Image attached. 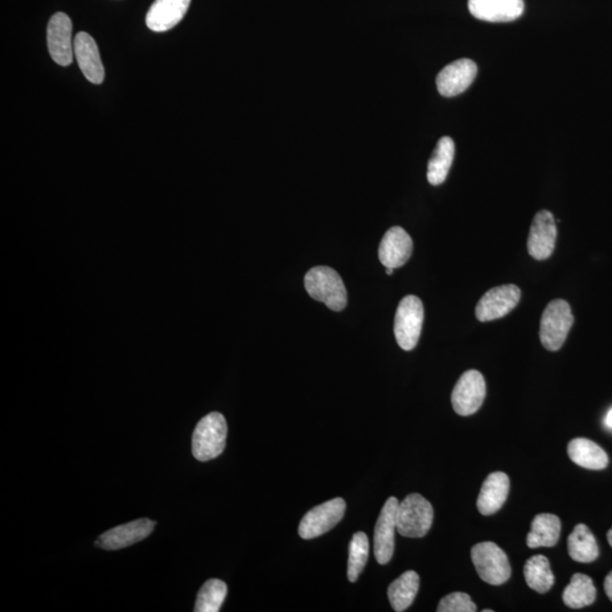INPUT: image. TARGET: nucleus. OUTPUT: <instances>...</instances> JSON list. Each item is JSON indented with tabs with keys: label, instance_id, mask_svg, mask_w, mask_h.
Here are the masks:
<instances>
[{
	"label": "nucleus",
	"instance_id": "nucleus-31",
	"mask_svg": "<svg viewBox=\"0 0 612 612\" xmlns=\"http://www.w3.org/2000/svg\"><path fill=\"white\" fill-rule=\"evenodd\" d=\"M605 422L608 428L612 429V409L608 412Z\"/></svg>",
	"mask_w": 612,
	"mask_h": 612
},
{
	"label": "nucleus",
	"instance_id": "nucleus-14",
	"mask_svg": "<svg viewBox=\"0 0 612 612\" xmlns=\"http://www.w3.org/2000/svg\"><path fill=\"white\" fill-rule=\"evenodd\" d=\"M155 524L157 523L155 521L141 519L119 525V527L101 534L96 544L105 550L127 548V546L147 539L154 532Z\"/></svg>",
	"mask_w": 612,
	"mask_h": 612
},
{
	"label": "nucleus",
	"instance_id": "nucleus-8",
	"mask_svg": "<svg viewBox=\"0 0 612 612\" xmlns=\"http://www.w3.org/2000/svg\"><path fill=\"white\" fill-rule=\"evenodd\" d=\"M486 380L476 370H468L459 378L451 393L455 412L462 417L478 412L486 398Z\"/></svg>",
	"mask_w": 612,
	"mask_h": 612
},
{
	"label": "nucleus",
	"instance_id": "nucleus-13",
	"mask_svg": "<svg viewBox=\"0 0 612 612\" xmlns=\"http://www.w3.org/2000/svg\"><path fill=\"white\" fill-rule=\"evenodd\" d=\"M478 67L473 60L462 59L447 65L437 76V88L443 97H456L465 92L475 80Z\"/></svg>",
	"mask_w": 612,
	"mask_h": 612
},
{
	"label": "nucleus",
	"instance_id": "nucleus-27",
	"mask_svg": "<svg viewBox=\"0 0 612 612\" xmlns=\"http://www.w3.org/2000/svg\"><path fill=\"white\" fill-rule=\"evenodd\" d=\"M227 595V585L220 579H209L199 591L195 611L218 612Z\"/></svg>",
	"mask_w": 612,
	"mask_h": 612
},
{
	"label": "nucleus",
	"instance_id": "nucleus-2",
	"mask_svg": "<svg viewBox=\"0 0 612 612\" xmlns=\"http://www.w3.org/2000/svg\"><path fill=\"white\" fill-rule=\"evenodd\" d=\"M227 431L223 414L213 412L201 418L193 433V456L200 462H208L223 454Z\"/></svg>",
	"mask_w": 612,
	"mask_h": 612
},
{
	"label": "nucleus",
	"instance_id": "nucleus-1",
	"mask_svg": "<svg viewBox=\"0 0 612 612\" xmlns=\"http://www.w3.org/2000/svg\"><path fill=\"white\" fill-rule=\"evenodd\" d=\"M304 285L312 298L326 304L332 311H343L347 306V290L343 279L330 266H315L307 271Z\"/></svg>",
	"mask_w": 612,
	"mask_h": 612
},
{
	"label": "nucleus",
	"instance_id": "nucleus-16",
	"mask_svg": "<svg viewBox=\"0 0 612 612\" xmlns=\"http://www.w3.org/2000/svg\"><path fill=\"white\" fill-rule=\"evenodd\" d=\"M412 253L413 241L405 229L396 226L385 234L380 243L379 258L385 268H401Z\"/></svg>",
	"mask_w": 612,
	"mask_h": 612
},
{
	"label": "nucleus",
	"instance_id": "nucleus-21",
	"mask_svg": "<svg viewBox=\"0 0 612 612\" xmlns=\"http://www.w3.org/2000/svg\"><path fill=\"white\" fill-rule=\"evenodd\" d=\"M560 520L556 515L540 513L532 521L531 532L527 539L528 545L532 549L554 546L560 541Z\"/></svg>",
	"mask_w": 612,
	"mask_h": 612
},
{
	"label": "nucleus",
	"instance_id": "nucleus-17",
	"mask_svg": "<svg viewBox=\"0 0 612 612\" xmlns=\"http://www.w3.org/2000/svg\"><path fill=\"white\" fill-rule=\"evenodd\" d=\"M73 44L74 55L86 80L94 84H101L105 80V68L96 41L86 32H80Z\"/></svg>",
	"mask_w": 612,
	"mask_h": 612
},
{
	"label": "nucleus",
	"instance_id": "nucleus-23",
	"mask_svg": "<svg viewBox=\"0 0 612 612\" xmlns=\"http://www.w3.org/2000/svg\"><path fill=\"white\" fill-rule=\"evenodd\" d=\"M455 155V143L453 139L443 137L439 139L437 147L429 160L428 180L431 185H438L445 182L448 172L453 165Z\"/></svg>",
	"mask_w": 612,
	"mask_h": 612
},
{
	"label": "nucleus",
	"instance_id": "nucleus-12",
	"mask_svg": "<svg viewBox=\"0 0 612 612\" xmlns=\"http://www.w3.org/2000/svg\"><path fill=\"white\" fill-rule=\"evenodd\" d=\"M72 20L65 13H56L49 20L47 43L49 53L60 67L72 64L74 44H72Z\"/></svg>",
	"mask_w": 612,
	"mask_h": 612
},
{
	"label": "nucleus",
	"instance_id": "nucleus-30",
	"mask_svg": "<svg viewBox=\"0 0 612 612\" xmlns=\"http://www.w3.org/2000/svg\"><path fill=\"white\" fill-rule=\"evenodd\" d=\"M605 591L608 598L612 601V572L605 579Z\"/></svg>",
	"mask_w": 612,
	"mask_h": 612
},
{
	"label": "nucleus",
	"instance_id": "nucleus-20",
	"mask_svg": "<svg viewBox=\"0 0 612 612\" xmlns=\"http://www.w3.org/2000/svg\"><path fill=\"white\" fill-rule=\"evenodd\" d=\"M568 456L576 465L587 470H605L609 463L606 451L585 438H576L569 442Z\"/></svg>",
	"mask_w": 612,
	"mask_h": 612
},
{
	"label": "nucleus",
	"instance_id": "nucleus-19",
	"mask_svg": "<svg viewBox=\"0 0 612 612\" xmlns=\"http://www.w3.org/2000/svg\"><path fill=\"white\" fill-rule=\"evenodd\" d=\"M509 478L504 472H494L488 476L481 488L478 511L484 516L494 515L506 503L509 494Z\"/></svg>",
	"mask_w": 612,
	"mask_h": 612
},
{
	"label": "nucleus",
	"instance_id": "nucleus-28",
	"mask_svg": "<svg viewBox=\"0 0 612 612\" xmlns=\"http://www.w3.org/2000/svg\"><path fill=\"white\" fill-rule=\"evenodd\" d=\"M370 544L365 533H355L349 544L347 576L349 581L356 582L363 572L369 560Z\"/></svg>",
	"mask_w": 612,
	"mask_h": 612
},
{
	"label": "nucleus",
	"instance_id": "nucleus-10",
	"mask_svg": "<svg viewBox=\"0 0 612 612\" xmlns=\"http://www.w3.org/2000/svg\"><path fill=\"white\" fill-rule=\"evenodd\" d=\"M398 506L400 501L395 497H390L378 517L375 529V556L380 565L388 564L395 552Z\"/></svg>",
	"mask_w": 612,
	"mask_h": 612
},
{
	"label": "nucleus",
	"instance_id": "nucleus-29",
	"mask_svg": "<svg viewBox=\"0 0 612 612\" xmlns=\"http://www.w3.org/2000/svg\"><path fill=\"white\" fill-rule=\"evenodd\" d=\"M439 612H474L476 606L470 595L462 592H454L442 598L439 603Z\"/></svg>",
	"mask_w": 612,
	"mask_h": 612
},
{
	"label": "nucleus",
	"instance_id": "nucleus-5",
	"mask_svg": "<svg viewBox=\"0 0 612 612\" xmlns=\"http://www.w3.org/2000/svg\"><path fill=\"white\" fill-rule=\"evenodd\" d=\"M472 560L482 581L501 585L511 578L512 568L507 554L494 542H481L472 548Z\"/></svg>",
	"mask_w": 612,
	"mask_h": 612
},
{
	"label": "nucleus",
	"instance_id": "nucleus-33",
	"mask_svg": "<svg viewBox=\"0 0 612 612\" xmlns=\"http://www.w3.org/2000/svg\"><path fill=\"white\" fill-rule=\"evenodd\" d=\"M393 270H395V269H393V268H385V273H387V274H393Z\"/></svg>",
	"mask_w": 612,
	"mask_h": 612
},
{
	"label": "nucleus",
	"instance_id": "nucleus-15",
	"mask_svg": "<svg viewBox=\"0 0 612 612\" xmlns=\"http://www.w3.org/2000/svg\"><path fill=\"white\" fill-rule=\"evenodd\" d=\"M524 0H468L474 18L487 22H512L524 13Z\"/></svg>",
	"mask_w": 612,
	"mask_h": 612
},
{
	"label": "nucleus",
	"instance_id": "nucleus-6",
	"mask_svg": "<svg viewBox=\"0 0 612 612\" xmlns=\"http://www.w3.org/2000/svg\"><path fill=\"white\" fill-rule=\"evenodd\" d=\"M425 307L420 298L409 295L401 299L395 315V337L398 345L404 351H412L420 339Z\"/></svg>",
	"mask_w": 612,
	"mask_h": 612
},
{
	"label": "nucleus",
	"instance_id": "nucleus-32",
	"mask_svg": "<svg viewBox=\"0 0 612 612\" xmlns=\"http://www.w3.org/2000/svg\"><path fill=\"white\" fill-rule=\"evenodd\" d=\"M608 541H609L610 545L612 546V528L609 532L607 534Z\"/></svg>",
	"mask_w": 612,
	"mask_h": 612
},
{
	"label": "nucleus",
	"instance_id": "nucleus-34",
	"mask_svg": "<svg viewBox=\"0 0 612 612\" xmlns=\"http://www.w3.org/2000/svg\"><path fill=\"white\" fill-rule=\"evenodd\" d=\"M483 612H492V610H483Z\"/></svg>",
	"mask_w": 612,
	"mask_h": 612
},
{
	"label": "nucleus",
	"instance_id": "nucleus-11",
	"mask_svg": "<svg viewBox=\"0 0 612 612\" xmlns=\"http://www.w3.org/2000/svg\"><path fill=\"white\" fill-rule=\"evenodd\" d=\"M557 225L552 212L541 211L534 217L528 238L529 256L537 261L552 257L556 245Z\"/></svg>",
	"mask_w": 612,
	"mask_h": 612
},
{
	"label": "nucleus",
	"instance_id": "nucleus-18",
	"mask_svg": "<svg viewBox=\"0 0 612 612\" xmlns=\"http://www.w3.org/2000/svg\"><path fill=\"white\" fill-rule=\"evenodd\" d=\"M191 0H155L147 14V27L154 32L171 30L187 15Z\"/></svg>",
	"mask_w": 612,
	"mask_h": 612
},
{
	"label": "nucleus",
	"instance_id": "nucleus-7",
	"mask_svg": "<svg viewBox=\"0 0 612 612\" xmlns=\"http://www.w3.org/2000/svg\"><path fill=\"white\" fill-rule=\"evenodd\" d=\"M346 503L342 498H335L312 508L304 515L298 527L302 539H314L330 532L343 520Z\"/></svg>",
	"mask_w": 612,
	"mask_h": 612
},
{
	"label": "nucleus",
	"instance_id": "nucleus-26",
	"mask_svg": "<svg viewBox=\"0 0 612 612\" xmlns=\"http://www.w3.org/2000/svg\"><path fill=\"white\" fill-rule=\"evenodd\" d=\"M524 577L528 585L537 593H546L554 583V576L548 558L534 556L524 566Z\"/></svg>",
	"mask_w": 612,
	"mask_h": 612
},
{
	"label": "nucleus",
	"instance_id": "nucleus-24",
	"mask_svg": "<svg viewBox=\"0 0 612 612\" xmlns=\"http://www.w3.org/2000/svg\"><path fill=\"white\" fill-rule=\"evenodd\" d=\"M570 558L577 562H592L598 560L599 546L593 533L584 524H578L568 537Z\"/></svg>",
	"mask_w": 612,
	"mask_h": 612
},
{
	"label": "nucleus",
	"instance_id": "nucleus-3",
	"mask_svg": "<svg viewBox=\"0 0 612 612\" xmlns=\"http://www.w3.org/2000/svg\"><path fill=\"white\" fill-rule=\"evenodd\" d=\"M573 323L574 316L568 303L564 299H554L550 302L541 318L542 345L550 352L560 351L564 346Z\"/></svg>",
	"mask_w": 612,
	"mask_h": 612
},
{
	"label": "nucleus",
	"instance_id": "nucleus-25",
	"mask_svg": "<svg viewBox=\"0 0 612 612\" xmlns=\"http://www.w3.org/2000/svg\"><path fill=\"white\" fill-rule=\"evenodd\" d=\"M597 598V589L592 578L584 574H575L566 587L562 600L567 607L572 609H581L592 605Z\"/></svg>",
	"mask_w": 612,
	"mask_h": 612
},
{
	"label": "nucleus",
	"instance_id": "nucleus-4",
	"mask_svg": "<svg viewBox=\"0 0 612 612\" xmlns=\"http://www.w3.org/2000/svg\"><path fill=\"white\" fill-rule=\"evenodd\" d=\"M433 523V508L418 494L406 497L397 509V531L406 537H423Z\"/></svg>",
	"mask_w": 612,
	"mask_h": 612
},
{
	"label": "nucleus",
	"instance_id": "nucleus-9",
	"mask_svg": "<svg viewBox=\"0 0 612 612\" xmlns=\"http://www.w3.org/2000/svg\"><path fill=\"white\" fill-rule=\"evenodd\" d=\"M516 285H503L488 290L476 306L475 315L481 322L504 318L515 309L521 299Z\"/></svg>",
	"mask_w": 612,
	"mask_h": 612
},
{
	"label": "nucleus",
	"instance_id": "nucleus-22",
	"mask_svg": "<svg viewBox=\"0 0 612 612\" xmlns=\"http://www.w3.org/2000/svg\"><path fill=\"white\" fill-rule=\"evenodd\" d=\"M420 587V576L414 570H408L388 587V598L393 609L405 611L414 602Z\"/></svg>",
	"mask_w": 612,
	"mask_h": 612
}]
</instances>
